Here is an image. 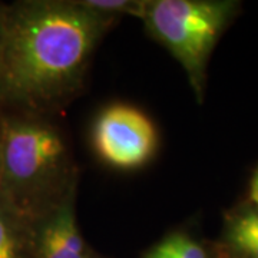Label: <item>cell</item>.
I'll use <instances>...</instances> for the list:
<instances>
[{
	"mask_svg": "<svg viewBox=\"0 0 258 258\" xmlns=\"http://www.w3.org/2000/svg\"><path fill=\"white\" fill-rule=\"evenodd\" d=\"M116 20L78 0L5 5L0 32V108L45 115L82 89L95 49Z\"/></svg>",
	"mask_w": 258,
	"mask_h": 258,
	"instance_id": "6da1fadb",
	"label": "cell"
},
{
	"mask_svg": "<svg viewBox=\"0 0 258 258\" xmlns=\"http://www.w3.org/2000/svg\"><path fill=\"white\" fill-rule=\"evenodd\" d=\"M89 258H98V257H95V255H93V254H92V255H91V257H89Z\"/></svg>",
	"mask_w": 258,
	"mask_h": 258,
	"instance_id": "5bb4252c",
	"label": "cell"
},
{
	"mask_svg": "<svg viewBox=\"0 0 258 258\" xmlns=\"http://www.w3.org/2000/svg\"><path fill=\"white\" fill-rule=\"evenodd\" d=\"M35 225L0 192V258H35Z\"/></svg>",
	"mask_w": 258,
	"mask_h": 258,
	"instance_id": "8992f818",
	"label": "cell"
},
{
	"mask_svg": "<svg viewBox=\"0 0 258 258\" xmlns=\"http://www.w3.org/2000/svg\"><path fill=\"white\" fill-rule=\"evenodd\" d=\"M76 188L35 225V258H89L75 210Z\"/></svg>",
	"mask_w": 258,
	"mask_h": 258,
	"instance_id": "5b68a950",
	"label": "cell"
},
{
	"mask_svg": "<svg viewBox=\"0 0 258 258\" xmlns=\"http://www.w3.org/2000/svg\"><path fill=\"white\" fill-rule=\"evenodd\" d=\"M238 10L235 0H145L144 26L182 66L198 102L212 50Z\"/></svg>",
	"mask_w": 258,
	"mask_h": 258,
	"instance_id": "3957f363",
	"label": "cell"
},
{
	"mask_svg": "<svg viewBox=\"0 0 258 258\" xmlns=\"http://www.w3.org/2000/svg\"><path fill=\"white\" fill-rule=\"evenodd\" d=\"M225 258H238V257H231V255H225Z\"/></svg>",
	"mask_w": 258,
	"mask_h": 258,
	"instance_id": "4fadbf2b",
	"label": "cell"
},
{
	"mask_svg": "<svg viewBox=\"0 0 258 258\" xmlns=\"http://www.w3.org/2000/svg\"><path fill=\"white\" fill-rule=\"evenodd\" d=\"M142 258H210L203 245L182 232H172L148 249Z\"/></svg>",
	"mask_w": 258,
	"mask_h": 258,
	"instance_id": "52a82bcc",
	"label": "cell"
},
{
	"mask_svg": "<svg viewBox=\"0 0 258 258\" xmlns=\"http://www.w3.org/2000/svg\"><path fill=\"white\" fill-rule=\"evenodd\" d=\"M227 241L238 258H258V231L231 220L227 227Z\"/></svg>",
	"mask_w": 258,
	"mask_h": 258,
	"instance_id": "9c48e42d",
	"label": "cell"
},
{
	"mask_svg": "<svg viewBox=\"0 0 258 258\" xmlns=\"http://www.w3.org/2000/svg\"><path fill=\"white\" fill-rule=\"evenodd\" d=\"M232 221L238 222L241 225L251 228V230L258 231V208H252V210H247V211L241 212L238 215H235L232 218Z\"/></svg>",
	"mask_w": 258,
	"mask_h": 258,
	"instance_id": "30bf717a",
	"label": "cell"
},
{
	"mask_svg": "<svg viewBox=\"0 0 258 258\" xmlns=\"http://www.w3.org/2000/svg\"><path fill=\"white\" fill-rule=\"evenodd\" d=\"M96 155L116 169H137L154 157L158 147L155 125L142 111L116 103L99 113L92 129Z\"/></svg>",
	"mask_w": 258,
	"mask_h": 258,
	"instance_id": "277c9868",
	"label": "cell"
},
{
	"mask_svg": "<svg viewBox=\"0 0 258 258\" xmlns=\"http://www.w3.org/2000/svg\"><path fill=\"white\" fill-rule=\"evenodd\" d=\"M249 198H251L252 204L258 208V168L257 171L254 172L251 184H249Z\"/></svg>",
	"mask_w": 258,
	"mask_h": 258,
	"instance_id": "8fae6325",
	"label": "cell"
},
{
	"mask_svg": "<svg viewBox=\"0 0 258 258\" xmlns=\"http://www.w3.org/2000/svg\"><path fill=\"white\" fill-rule=\"evenodd\" d=\"M76 188L63 135L43 115L0 113V192L33 221Z\"/></svg>",
	"mask_w": 258,
	"mask_h": 258,
	"instance_id": "7a4b0ae2",
	"label": "cell"
},
{
	"mask_svg": "<svg viewBox=\"0 0 258 258\" xmlns=\"http://www.w3.org/2000/svg\"><path fill=\"white\" fill-rule=\"evenodd\" d=\"M3 10H5V5L0 3V32H2V22H3Z\"/></svg>",
	"mask_w": 258,
	"mask_h": 258,
	"instance_id": "7c38bea8",
	"label": "cell"
},
{
	"mask_svg": "<svg viewBox=\"0 0 258 258\" xmlns=\"http://www.w3.org/2000/svg\"><path fill=\"white\" fill-rule=\"evenodd\" d=\"M78 2L91 12L115 20L125 15L141 19L145 5V0H78Z\"/></svg>",
	"mask_w": 258,
	"mask_h": 258,
	"instance_id": "ba28073f",
	"label": "cell"
}]
</instances>
